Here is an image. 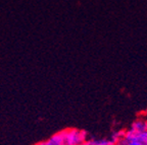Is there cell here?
Masks as SVG:
<instances>
[{"mask_svg": "<svg viewBox=\"0 0 147 145\" xmlns=\"http://www.w3.org/2000/svg\"><path fill=\"white\" fill-rule=\"evenodd\" d=\"M115 145H147V130L141 132L127 130L124 137L115 142Z\"/></svg>", "mask_w": 147, "mask_h": 145, "instance_id": "cell-2", "label": "cell"}, {"mask_svg": "<svg viewBox=\"0 0 147 145\" xmlns=\"http://www.w3.org/2000/svg\"><path fill=\"white\" fill-rule=\"evenodd\" d=\"M80 145H94V140H86Z\"/></svg>", "mask_w": 147, "mask_h": 145, "instance_id": "cell-7", "label": "cell"}, {"mask_svg": "<svg viewBox=\"0 0 147 145\" xmlns=\"http://www.w3.org/2000/svg\"><path fill=\"white\" fill-rule=\"evenodd\" d=\"M125 135V131L124 130H119V131H117L113 134V136H111V139L110 140H113V142H117L121 138H123Z\"/></svg>", "mask_w": 147, "mask_h": 145, "instance_id": "cell-5", "label": "cell"}, {"mask_svg": "<svg viewBox=\"0 0 147 145\" xmlns=\"http://www.w3.org/2000/svg\"><path fill=\"white\" fill-rule=\"evenodd\" d=\"M94 145H115V143L110 139H100L94 140Z\"/></svg>", "mask_w": 147, "mask_h": 145, "instance_id": "cell-6", "label": "cell"}, {"mask_svg": "<svg viewBox=\"0 0 147 145\" xmlns=\"http://www.w3.org/2000/svg\"><path fill=\"white\" fill-rule=\"evenodd\" d=\"M44 143H45V145H61V140H60L59 133H56L55 135H53L48 140L44 141Z\"/></svg>", "mask_w": 147, "mask_h": 145, "instance_id": "cell-4", "label": "cell"}, {"mask_svg": "<svg viewBox=\"0 0 147 145\" xmlns=\"http://www.w3.org/2000/svg\"><path fill=\"white\" fill-rule=\"evenodd\" d=\"M35 145H45V143H44V142H39V143H37V144H35Z\"/></svg>", "mask_w": 147, "mask_h": 145, "instance_id": "cell-8", "label": "cell"}, {"mask_svg": "<svg viewBox=\"0 0 147 145\" xmlns=\"http://www.w3.org/2000/svg\"><path fill=\"white\" fill-rule=\"evenodd\" d=\"M130 129L136 132H141L147 130V119H138L134 121Z\"/></svg>", "mask_w": 147, "mask_h": 145, "instance_id": "cell-3", "label": "cell"}, {"mask_svg": "<svg viewBox=\"0 0 147 145\" xmlns=\"http://www.w3.org/2000/svg\"><path fill=\"white\" fill-rule=\"evenodd\" d=\"M61 145H80L87 140V132L79 129H65L58 132Z\"/></svg>", "mask_w": 147, "mask_h": 145, "instance_id": "cell-1", "label": "cell"}]
</instances>
